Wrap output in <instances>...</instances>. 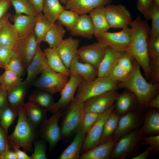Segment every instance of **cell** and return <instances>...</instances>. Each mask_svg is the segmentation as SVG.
<instances>
[{"mask_svg": "<svg viewBox=\"0 0 159 159\" xmlns=\"http://www.w3.org/2000/svg\"><path fill=\"white\" fill-rule=\"evenodd\" d=\"M130 28V41L125 52L131 55L142 68L146 78H150L148 43L150 28L146 21L140 15L132 20Z\"/></svg>", "mask_w": 159, "mask_h": 159, "instance_id": "1", "label": "cell"}, {"mask_svg": "<svg viewBox=\"0 0 159 159\" xmlns=\"http://www.w3.org/2000/svg\"><path fill=\"white\" fill-rule=\"evenodd\" d=\"M140 66L134 59L132 70L125 81L118 82L119 88L126 89L135 95L138 104L147 106L148 103L158 94L159 83H149L143 76Z\"/></svg>", "mask_w": 159, "mask_h": 159, "instance_id": "2", "label": "cell"}, {"mask_svg": "<svg viewBox=\"0 0 159 159\" xmlns=\"http://www.w3.org/2000/svg\"><path fill=\"white\" fill-rule=\"evenodd\" d=\"M18 119L13 132L7 136L10 148L21 147L26 152H31L33 144L36 137V130L28 121L23 107L19 110Z\"/></svg>", "mask_w": 159, "mask_h": 159, "instance_id": "3", "label": "cell"}, {"mask_svg": "<svg viewBox=\"0 0 159 159\" xmlns=\"http://www.w3.org/2000/svg\"><path fill=\"white\" fill-rule=\"evenodd\" d=\"M85 113L84 102L75 97L63 109L60 127L61 140H65L77 132Z\"/></svg>", "mask_w": 159, "mask_h": 159, "instance_id": "4", "label": "cell"}, {"mask_svg": "<svg viewBox=\"0 0 159 159\" xmlns=\"http://www.w3.org/2000/svg\"><path fill=\"white\" fill-rule=\"evenodd\" d=\"M118 83L108 77H97L90 81L83 80L77 88L75 98L84 102L89 98L107 92L117 90Z\"/></svg>", "mask_w": 159, "mask_h": 159, "instance_id": "5", "label": "cell"}, {"mask_svg": "<svg viewBox=\"0 0 159 159\" xmlns=\"http://www.w3.org/2000/svg\"><path fill=\"white\" fill-rule=\"evenodd\" d=\"M68 80V77L54 71L47 65L31 84L37 89L54 95L60 92Z\"/></svg>", "mask_w": 159, "mask_h": 159, "instance_id": "6", "label": "cell"}, {"mask_svg": "<svg viewBox=\"0 0 159 159\" xmlns=\"http://www.w3.org/2000/svg\"><path fill=\"white\" fill-rule=\"evenodd\" d=\"M63 109L53 113L50 118L47 119L40 127V133L42 139L47 141L50 150H52L61 140L59 121L62 115Z\"/></svg>", "mask_w": 159, "mask_h": 159, "instance_id": "7", "label": "cell"}, {"mask_svg": "<svg viewBox=\"0 0 159 159\" xmlns=\"http://www.w3.org/2000/svg\"><path fill=\"white\" fill-rule=\"evenodd\" d=\"M105 13L110 28L123 29L128 26L132 20L130 12L121 4L106 5Z\"/></svg>", "mask_w": 159, "mask_h": 159, "instance_id": "8", "label": "cell"}, {"mask_svg": "<svg viewBox=\"0 0 159 159\" xmlns=\"http://www.w3.org/2000/svg\"><path fill=\"white\" fill-rule=\"evenodd\" d=\"M96 38L98 41L104 44L115 51L125 52L130 42V29L127 26L117 32H107Z\"/></svg>", "mask_w": 159, "mask_h": 159, "instance_id": "9", "label": "cell"}, {"mask_svg": "<svg viewBox=\"0 0 159 159\" xmlns=\"http://www.w3.org/2000/svg\"><path fill=\"white\" fill-rule=\"evenodd\" d=\"M141 135L140 130L135 129L119 138L114 145L110 158H125L135 148Z\"/></svg>", "mask_w": 159, "mask_h": 159, "instance_id": "10", "label": "cell"}, {"mask_svg": "<svg viewBox=\"0 0 159 159\" xmlns=\"http://www.w3.org/2000/svg\"><path fill=\"white\" fill-rule=\"evenodd\" d=\"M108 47L98 42L78 49L77 56L80 61L89 63L97 69Z\"/></svg>", "mask_w": 159, "mask_h": 159, "instance_id": "11", "label": "cell"}, {"mask_svg": "<svg viewBox=\"0 0 159 159\" xmlns=\"http://www.w3.org/2000/svg\"><path fill=\"white\" fill-rule=\"evenodd\" d=\"M114 108L113 104L101 113L97 121L87 133L81 149L80 152L82 154L99 144L105 122Z\"/></svg>", "mask_w": 159, "mask_h": 159, "instance_id": "12", "label": "cell"}, {"mask_svg": "<svg viewBox=\"0 0 159 159\" xmlns=\"http://www.w3.org/2000/svg\"><path fill=\"white\" fill-rule=\"evenodd\" d=\"M38 44L34 32L27 37L19 39L12 49L21 59L25 69L36 53Z\"/></svg>", "mask_w": 159, "mask_h": 159, "instance_id": "13", "label": "cell"}, {"mask_svg": "<svg viewBox=\"0 0 159 159\" xmlns=\"http://www.w3.org/2000/svg\"><path fill=\"white\" fill-rule=\"evenodd\" d=\"M119 94L112 90L88 99L84 102L85 112L102 113L113 104Z\"/></svg>", "mask_w": 159, "mask_h": 159, "instance_id": "14", "label": "cell"}, {"mask_svg": "<svg viewBox=\"0 0 159 159\" xmlns=\"http://www.w3.org/2000/svg\"><path fill=\"white\" fill-rule=\"evenodd\" d=\"M70 78L60 91V97L56 102L57 110L63 109L75 98L74 95L77 88L83 80L78 74L71 75Z\"/></svg>", "mask_w": 159, "mask_h": 159, "instance_id": "15", "label": "cell"}, {"mask_svg": "<svg viewBox=\"0 0 159 159\" xmlns=\"http://www.w3.org/2000/svg\"><path fill=\"white\" fill-rule=\"evenodd\" d=\"M80 40L70 37L63 39L56 49L65 66L69 68L71 63L77 55Z\"/></svg>", "mask_w": 159, "mask_h": 159, "instance_id": "16", "label": "cell"}, {"mask_svg": "<svg viewBox=\"0 0 159 159\" xmlns=\"http://www.w3.org/2000/svg\"><path fill=\"white\" fill-rule=\"evenodd\" d=\"M36 18V16L22 14L11 15L10 19L14 22L19 39L25 38L33 32Z\"/></svg>", "mask_w": 159, "mask_h": 159, "instance_id": "17", "label": "cell"}, {"mask_svg": "<svg viewBox=\"0 0 159 159\" xmlns=\"http://www.w3.org/2000/svg\"><path fill=\"white\" fill-rule=\"evenodd\" d=\"M117 139L111 138L90 149L80 155V159H107L110 158Z\"/></svg>", "mask_w": 159, "mask_h": 159, "instance_id": "18", "label": "cell"}, {"mask_svg": "<svg viewBox=\"0 0 159 159\" xmlns=\"http://www.w3.org/2000/svg\"><path fill=\"white\" fill-rule=\"evenodd\" d=\"M111 0H68L64 6L80 15L87 14L95 8L110 4Z\"/></svg>", "mask_w": 159, "mask_h": 159, "instance_id": "19", "label": "cell"}, {"mask_svg": "<svg viewBox=\"0 0 159 159\" xmlns=\"http://www.w3.org/2000/svg\"><path fill=\"white\" fill-rule=\"evenodd\" d=\"M125 52H118L108 47L97 69V77H108Z\"/></svg>", "mask_w": 159, "mask_h": 159, "instance_id": "20", "label": "cell"}, {"mask_svg": "<svg viewBox=\"0 0 159 159\" xmlns=\"http://www.w3.org/2000/svg\"><path fill=\"white\" fill-rule=\"evenodd\" d=\"M139 117L134 111L121 116L114 133V138L117 139L132 131L136 129L139 124Z\"/></svg>", "mask_w": 159, "mask_h": 159, "instance_id": "21", "label": "cell"}, {"mask_svg": "<svg viewBox=\"0 0 159 159\" xmlns=\"http://www.w3.org/2000/svg\"><path fill=\"white\" fill-rule=\"evenodd\" d=\"M47 65L44 53L39 45L35 55L26 69L27 75L24 81L31 84L38 74L41 73Z\"/></svg>", "mask_w": 159, "mask_h": 159, "instance_id": "22", "label": "cell"}, {"mask_svg": "<svg viewBox=\"0 0 159 159\" xmlns=\"http://www.w3.org/2000/svg\"><path fill=\"white\" fill-rule=\"evenodd\" d=\"M53 94L47 92L37 89L33 91L29 96V101L47 112L52 113L57 110Z\"/></svg>", "mask_w": 159, "mask_h": 159, "instance_id": "23", "label": "cell"}, {"mask_svg": "<svg viewBox=\"0 0 159 159\" xmlns=\"http://www.w3.org/2000/svg\"><path fill=\"white\" fill-rule=\"evenodd\" d=\"M69 69L71 75L78 74L86 81H90L97 77V69L89 63L81 62L77 55L72 61Z\"/></svg>", "mask_w": 159, "mask_h": 159, "instance_id": "24", "label": "cell"}, {"mask_svg": "<svg viewBox=\"0 0 159 159\" xmlns=\"http://www.w3.org/2000/svg\"><path fill=\"white\" fill-rule=\"evenodd\" d=\"M125 89L116 100L114 110L120 117L127 112L133 111L137 102H138L135 95L127 89Z\"/></svg>", "mask_w": 159, "mask_h": 159, "instance_id": "25", "label": "cell"}, {"mask_svg": "<svg viewBox=\"0 0 159 159\" xmlns=\"http://www.w3.org/2000/svg\"><path fill=\"white\" fill-rule=\"evenodd\" d=\"M30 85L24 80L7 91V104L18 110L22 107Z\"/></svg>", "mask_w": 159, "mask_h": 159, "instance_id": "26", "label": "cell"}, {"mask_svg": "<svg viewBox=\"0 0 159 159\" xmlns=\"http://www.w3.org/2000/svg\"><path fill=\"white\" fill-rule=\"evenodd\" d=\"M70 31L73 36H78L91 39L94 34L93 26L89 15H80L75 24Z\"/></svg>", "mask_w": 159, "mask_h": 159, "instance_id": "27", "label": "cell"}, {"mask_svg": "<svg viewBox=\"0 0 159 159\" xmlns=\"http://www.w3.org/2000/svg\"><path fill=\"white\" fill-rule=\"evenodd\" d=\"M23 108L29 122L36 130L47 119V112L29 101Z\"/></svg>", "mask_w": 159, "mask_h": 159, "instance_id": "28", "label": "cell"}, {"mask_svg": "<svg viewBox=\"0 0 159 159\" xmlns=\"http://www.w3.org/2000/svg\"><path fill=\"white\" fill-rule=\"evenodd\" d=\"M89 13L94 27V36L96 38L108 31L110 28L106 17L105 6L96 7L90 11Z\"/></svg>", "mask_w": 159, "mask_h": 159, "instance_id": "29", "label": "cell"}, {"mask_svg": "<svg viewBox=\"0 0 159 159\" xmlns=\"http://www.w3.org/2000/svg\"><path fill=\"white\" fill-rule=\"evenodd\" d=\"M80 128L77 130L72 143L63 151L59 159H78L86 134Z\"/></svg>", "mask_w": 159, "mask_h": 159, "instance_id": "30", "label": "cell"}, {"mask_svg": "<svg viewBox=\"0 0 159 159\" xmlns=\"http://www.w3.org/2000/svg\"><path fill=\"white\" fill-rule=\"evenodd\" d=\"M48 66L54 71L68 77L71 75L69 69L67 67L58 54L56 49L48 48L43 51Z\"/></svg>", "mask_w": 159, "mask_h": 159, "instance_id": "31", "label": "cell"}, {"mask_svg": "<svg viewBox=\"0 0 159 159\" xmlns=\"http://www.w3.org/2000/svg\"><path fill=\"white\" fill-rule=\"evenodd\" d=\"M19 39L18 35L14 24L8 19L0 29V47L12 49Z\"/></svg>", "mask_w": 159, "mask_h": 159, "instance_id": "32", "label": "cell"}, {"mask_svg": "<svg viewBox=\"0 0 159 159\" xmlns=\"http://www.w3.org/2000/svg\"><path fill=\"white\" fill-rule=\"evenodd\" d=\"M66 31L58 21L56 22L44 36L42 41L47 42L50 48L56 49L63 39Z\"/></svg>", "mask_w": 159, "mask_h": 159, "instance_id": "33", "label": "cell"}, {"mask_svg": "<svg viewBox=\"0 0 159 159\" xmlns=\"http://www.w3.org/2000/svg\"><path fill=\"white\" fill-rule=\"evenodd\" d=\"M148 49L150 72L157 75L159 73V36L153 39H148Z\"/></svg>", "mask_w": 159, "mask_h": 159, "instance_id": "34", "label": "cell"}, {"mask_svg": "<svg viewBox=\"0 0 159 159\" xmlns=\"http://www.w3.org/2000/svg\"><path fill=\"white\" fill-rule=\"evenodd\" d=\"M64 9L60 0H43L42 12L52 23L56 22L59 15Z\"/></svg>", "mask_w": 159, "mask_h": 159, "instance_id": "35", "label": "cell"}, {"mask_svg": "<svg viewBox=\"0 0 159 159\" xmlns=\"http://www.w3.org/2000/svg\"><path fill=\"white\" fill-rule=\"evenodd\" d=\"M143 16L146 20L150 19L151 21L149 38L153 39L159 36V6L153 1Z\"/></svg>", "mask_w": 159, "mask_h": 159, "instance_id": "36", "label": "cell"}, {"mask_svg": "<svg viewBox=\"0 0 159 159\" xmlns=\"http://www.w3.org/2000/svg\"><path fill=\"white\" fill-rule=\"evenodd\" d=\"M54 24L50 22L42 12L36 16L33 32L38 44L42 42L44 36Z\"/></svg>", "mask_w": 159, "mask_h": 159, "instance_id": "37", "label": "cell"}, {"mask_svg": "<svg viewBox=\"0 0 159 159\" xmlns=\"http://www.w3.org/2000/svg\"><path fill=\"white\" fill-rule=\"evenodd\" d=\"M141 133L148 135L158 134L159 132V112L158 111L150 112L146 116Z\"/></svg>", "mask_w": 159, "mask_h": 159, "instance_id": "38", "label": "cell"}, {"mask_svg": "<svg viewBox=\"0 0 159 159\" xmlns=\"http://www.w3.org/2000/svg\"><path fill=\"white\" fill-rule=\"evenodd\" d=\"M120 117L114 110L110 114L105 122L100 143L111 138Z\"/></svg>", "mask_w": 159, "mask_h": 159, "instance_id": "39", "label": "cell"}, {"mask_svg": "<svg viewBox=\"0 0 159 159\" xmlns=\"http://www.w3.org/2000/svg\"><path fill=\"white\" fill-rule=\"evenodd\" d=\"M18 112L8 104L0 110V125L7 134L9 127L18 115Z\"/></svg>", "mask_w": 159, "mask_h": 159, "instance_id": "40", "label": "cell"}, {"mask_svg": "<svg viewBox=\"0 0 159 159\" xmlns=\"http://www.w3.org/2000/svg\"><path fill=\"white\" fill-rule=\"evenodd\" d=\"M14 9L15 14H24L37 16L39 13L29 0H9Z\"/></svg>", "mask_w": 159, "mask_h": 159, "instance_id": "41", "label": "cell"}, {"mask_svg": "<svg viewBox=\"0 0 159 159\" xmlns=\"http://www.w3.org/2000/svg\"><path fill=\"white\" fill-rule=\"evenodd\" d=\"M21 76L10 70H6L0 75V86L7 91L16 86L22 81Z\"/></svg>", "mask_w": 159, "mask_h": 159, "instance_id": "42", "label": "cell"}, {"mask_svg": "<svg viewBox=\"0 0 159 159\" xmlns=\"http://www.w3.org/2000/svg\"><path fill=\"white\" fill-rule=\"evenodd\" d=\"M80 15L74 11L65 9L59 15L57 20L67 30L70 31L76 23Z\"/></svg>", "mask_w": 159, "mask_h": 159, "instance_id": "43", "label": "cell"}, {"mask_svg": "<svg viewBox=\"0 0 159 159\" xmlns=\"http://www.w3.org/2000/svg\"><path fill=\"white\" fill-rule=\"evenodd\" d=\"M101 114L90 112H85L80 128L87 134L97 121Z\"/></svg>", "mask_w": 159, "mask_h": 159, "instance_id": "44", "label": "cell"}, {"mask_svg": "<svg viewBox=\"0 0 159 159\" xmlns=\"http://www.w3.org/2000/svg\"><path fill=\"white\" fill-rule=\"evenodd\" d=\"M4 69L11 70L21 77L24 75L25 69L21 59L16 54L11 58Z\"/></svg>", "mask_w": 159, "mask_h": 159, "instance_id": "45", "label": "cell"}, {"mask_svg": "<svg viewBox=\"0 0 159 159\" xmlns=\"http://www.w3.org/2000/svg\"><path fill=\"white\" fill-rule=\"evenodd\" d=\"M130 73L117 64L108 77L113 80L119 82L126 80Z\"/></svg>", "mask_w": 159, "mask_h": 159, "instance_id": "46", "label": "cell"}, {"mask_svg": "<svg viewBox=\"0 0 159 159\" xmlns=\"http://www.w3.org/2000/svg\"><path fill=\"white\" fill-rule=\"evenodd\" d=\"M44 140L42 139L35 141L34 149L31 157L32 159H46V145Z\"/></svg>", "mask_w": 159, "mask_h": 159, "instance_id": "47", "label": "cell"}, {"mask_svg": "<svg viewBox=\"0 0 159 159\" xmlns=\"http://www.w3.org/2000/svg\"><path fill=\"white\" fill-rule=\"evenodd\" d=\"M134 60L131 55L125 51L118 60L117 64L130 73L133 68Z\"/></svg>", "mask_w": 159, "mask_h": 159, "instance_id": "48", "label": "cell"}, {"mask_svg": "<svg viewBox=\"0 0 159 159\" xmlns=\"http://www.w3.org/2000/svg\"><path fill=\"white\" fill-rule=\"evenodd\" d=\"M15 54L12 49L0 47V68L4 69L11 58Z\"/></svg>", "mask_w": 159, "mask_h": 159, "instance_id": "49", "label": "cell"}, {"mask_svg": "<svg viewBox=\"0 0 159 159\" xmlns=\"http://www.w3.org/2000/svg\"><path fill=\"white\" fill-rule=\"evenodd\" d=\"M7 134L0 125V155L10 149L7 140Z\"/></svg>", "mask_w": 159, "mask_h": 159, "instance_id": "50", "label": "cell"}, {"mask_svg": "<svg viewBox=\"0 0 159 159\" xmlns=\"http://www.w3.org/2000/svg\"><path fill=\"white\" fill-rule=\"evenodd\" d=\"M143 140L144 144L149 145L153 148V151H158L159 150V135H158L150 136L143 137Z\"/></svg>", "mask_w": 159, "mask_h": 159, "instance_id": "51", "label": "cell"}, {"mask_svg": "<svg viewBox=\"0 0 159 159\" xmlns=\"http://www.w3.org/2000/svg\"><path fill=\"white\" fill-rule=\"evenodd\" d=\"M153 0H138L136 3L138 10L144 15L150 6Z\"/></svg>", "mask_w": 159, "mask_h": 159, "instance_id": "52", "label": "cell"}, {"mask_svg": "<svg viewBox=\"0 0 159 159\" xmlns=\"http://www.w3.org/2000/svg\"><path fill=\"white\" fill-rule=\"evenodd\" d=\"M11 5L9 0L0 2V20L7 13Z\"/></svg>", "mask_w": 159, "mask_h": 159, "instance_id": "53", "label": "cell"}, {"mask_svg": "<svg viewBox=\"0 0 159 159\" xmlns=\"http://www.w3.org/2000/svg\"><path fill=\"white\" fill-rule=\"evenodd\" d=\"M7 105V91L0 86V110Z\"/></svg>", "mask_w": 159, "mask_h": 159, "instance_id": "54", "label": "cell"}, {"mask_svg": "<svg viewBox=\"0 0 159 159\" xmlns=\"http://www.w3.org/2000/svg\"><path fill=\"white\" fill-rule=\"evenodd\" d=\"M0 159H17L13 149H9L3 154L0 155Z\"/></svg>", "mask_w": 159, "mask_h": 159, "instance_id": "55", "label": "cell"}, {"mask_svg": "<svg viewBox=\"0 0 159 159\" xmlns=\"http://www.w3.org/2000/svg\"><path fill=\"white\" fill-rule=\"evenodd\" d=\"M153 151L152 147L150 146L148 147L142 153L137 156L133 157L132 159H146L150 154Z\"/></svg>", "mask_w": 159, "mask_h": 159, "instance_id": "56", "label": "cell"}, {"mask_svg": "<svg viewBox=\"0 0 159 159\" xmlns=\"http://www.w3.org/2000/svg\"><path fill=\"white\" fill-rule=\"evenodd\" d=\"M14 150L17 159H32L31 156H29L25 151H23L19 148H15Z\"/></svg>", "mask_w": 159, "mask_h": 159, "instance_id": "57", "label": "cell"}, {"mask_svg": "<svg viewBox=\"0 0 159 159\" xmlns=\"http://www.w3.org/2000/svg\"><path fill=\"white\" fill-rule=\"evenodd\" d=\"M147 107L150 108H159V94L151 99L147 104Z\"/></svg>", "mask_w": 159, "mask_h": 159, "instance_id": "58", "label": "cell"}, {"mask_svg": "<svg viewBox=\"0 0 159 159\" xmlns=\"http://www.w3.org/2000/svg\"><path fill=\"white\" fill-rule=\"evenodd\" d=\"M39 13L42 12L43 0H29Z\"/></svg>", "mask_w": 159, "mask_h": 159, "instance_id": "59", "label": "cell"}, {"mask_svg": "<svg viewBox=\"0 0 159 159\" xmlns=\"http://www.w3.org/2000/svg\"><path fill=\"white\" fill-rule=\"evenodd\" d=\"M11 15V14L7 13L0 20V29L7 21L9 19Z\"/></svg>", "mask_w": 159, "mask_h": 159, "instance_id": "60", "label": "cell"}, {"mask_svg": "<svg viewBox=\"0 0 159 159\" xmlns=\"http://www.w3.org/2000/svg\"><path fill=\"white\" fill-rule=\"evenodd\" d=\"M68 0H60V2L64 4H65Z\"/></svg>", "mask_w": 159, "mask_h": 159, "instance_id": "61", "label": "cell"}, {"mask_svg": "<svg viewBox=\"0 0 159 159\" xmlns=\"http://www.w3.org/2000/svg\"><path fill=\"white\" fill-rule=\"evenodd\" d=\"M153 1L156 4L159 6V0H153Z\"/></svg>", "mask_w": 159, "mask_h": 159, "instance_id": "62", "label": "cell"}, {"mask_svg": "<svg viewBox=\"0 0 159 159\" xmlns=\"http://www.w3.org/2000/svg\"><path fill=\"white\" fill-rule=\"evenodd\" d=\"M8 0H0V2Z\"/></svg>", "mask_w": 159, "mask_h": 159, "instance_id": "63", "label": "cell"}]
</instances>
